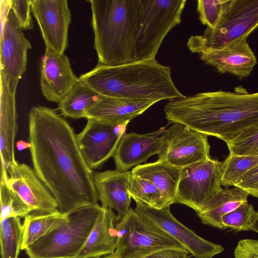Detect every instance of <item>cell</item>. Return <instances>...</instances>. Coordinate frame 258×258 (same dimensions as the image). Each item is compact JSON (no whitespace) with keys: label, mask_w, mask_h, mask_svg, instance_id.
Returning <instances> with one entry per match:
<instances>
[{"label":"cell","mask_w":258,"mask_h":258,"mask_svg":"<svg viewBox=\"0 0 258 258\" xmlns=\"http://www.w3.org/2000/svg\"><path fill=\"white\" fill-rule=\"evenodd\" d=\"M255 213L253 206L246 202L224 215L222 223L225 229L237 232L248 231Z\"/></svg>","instance_id":"cell-31"},{"label":"cell","mask_w":258,"mask_h":258,"mask_svg":"<svg viewBox=\"0 0 258 258\" xmlns=\"http://www.w3.org/2000/svg\"><path fill=\"white\" fill-rule=\"evenodd\" d=\"M233 186L243 189L249 196L258 198V165L243 175Z\"/></svg>","instance_id":"cell-35"},{"label":"cell","mask_w":258,"mask_h":258,"mask_svg":"<svg viewBox=\"0 0 258 258\" xmlns=\"http://www.w3.org/2000/svg\"><path fill=\"white\" fill-rule=\"evenodd\" d=\"M23 236V224L19 217H11L1 220L2 258H18L21 250Z\"/></svg>","instance_id":"cell-29"},{"label":"cell","mask_w":258,"mask_h":258,"mask_svg":"<svg viewBox=\"0 0 258 258\" xmlns=\"http://www.w3.org/2000/svg\"><path fill=\"white\" fill-rule=\"evenodd\" d=\"M128 122L109 123L88 119L77 134L82 153L89 167L96 169L112 157L118 143L125 134Z\"/></svg>","instance_id":"cell-13"},{"label":"cell","mask_w":258,"mask_h":258,"mask_svg":"<svg viewBox=\"0 0 258 258\" xmlns=\"http://www.w3.org/2000/svg\"><path fill=\"white\" fill-rule=\"evenodd\" d=\"M222 163L221 185L227 188L258 165V156L229 154Z\"/></svg>","instance_id":"cell-30"},{"label":"cell","mask_w":258,"mask_h":258,"mask_svg":"<svg viewBox=\"0 0 258 258\" xmlns=\"http://www.w3.org/2000/svg\"><path fill=\"white\" fill-rule=\"evenodd\" d=\"M94 48L98 64L137 61L136 42L142 0H90Z\"/></svg>","instance_id":"cell-4"},{"label":"cell","mask_w":258,"mask_h":258,"mask_svg":"<svg viewBox=\"0 0 258 258\" xmlns=\"http://www.w3.org/2000/svg\"><path fill=\"white\" fill-rule=\"evenodd\" d=\"M208 137L185 124L171 123L161 135L162 147L157 161L182 169L209 159Z\"/></svg>","instance_id":"cell-11"},{"label":"cell","mask_w":258,"mask_h":258,"mask_svg":"<svg viewBox=\"0 0 258 258\" xmlns=\"http://www.w3.org/2000/svg\"><path fill=\"white\" fill-rule=\"evenodd\" d=\"M30 142H26L23 140H20L16 143V147L19 151H22L26 149L31 148Z\"/></svg>","instance_id":"cell-38"},{"label":"cell","mask_w":258,"mask_h":258,"mask_svg":"<svg viewBox=\"0 0 258 258\" xmlns=\"http://www.w3.org/2000/svg\"><path fill=\"white\" fill-rule=\"evenodd\" d=\"M119 258H146L167 249H185L166 232L131 208L121 220L116 221Z\"/></svg>","instance_id":"cell-7"},{"label":"cell","mask_w":258,"mask_h":258,"mask_svg":"<svg viewBox=\"0 0 258 258\" xmlns=\"http://www.w3.org/2000/svg\"><path fill=\"white\" fill-rule=\"evenodd\" d=\"M165 129V127H161L145 134H125L112 156L115 169L128 171L133 167L146 161L150 157L158 155L162 149L161 135Z\"/></svg>","instance_id":"cell-18"},{"label":"cell","mask_w":258,"mask_h":258,"mask_svg":"<svg viewBox=\"0 0 258 258\" xmlns=\"http://www.w3.org/2000/svg\"><path fill=\"white\" fill-rule=\"evenodd\" d=\"M99 96L79 80L58 103V109L65 117L74 119L84 118L86 111L95 104Z\"/></svg>","instance_id":"cell-25"},{"label":"cell","mask_w":258,"mask_h":258,"mask_svg":"<svg viewBox=\"0 0 258 258\" xmlns=\"http://www.w3.org/2000/svg\"><path fill=\"white\" fill-rule=\"evenodd\" d=\"M28 117L33 169L54 197L59 211L66 214L97 204L94 172L69 123L55 110L41 105L32 107Z\"/></svg>","instance_id":"cell-1"},{"label":"cell","mask_w":258,"mask_h":258,"mask_svg":"<svg viewBox=\"0 0 258 258\" xmlns=\"http://www.w3.org/2000/svg\"><path fill=\"white\" fill-rule=\"evenodd\" d=\"M96 258H119L117 255L115 253H113L111 254L107 255L103 257H99Z\"/></svg>","instance_id":"cell-40"},{"label":"cell","mask_w":258,"mask_h":258,"mask_svg":"<svg viewBox=\"0 0 258 258\" xmlns=\"http://www.w3.org/2000/svg\"><path fill=\"white\" fill-rule=\"evenodd\" d=\"M6 167L2 164L0 182L1 220L11 217L25 218L34 211L8 185Z\"/></svg>","instance_id":"cell-27"},{"label":"cell","mask_w":258,"mask_h":258,"mask_svg":"<svg viewBox=\"0 0 258 258\" xmlns=\"http://www.w3.org/2000/svg\"><path fill=\"white\" fill-rule=\"evenodd\" d=\"M4 7L1 36V82L16 95L19 80L26 70L27 52L31 48L13 11L10 1H1Z\"/></svg>","instance_id":"cell-8"},{"label":"cell","mask_w":258,"mask_h":258,"mask_svg":"<svg viewBox=\"0 0 258 258\" xmlns=\"http://www.w3.org/2000/svg\"><path fill=\"white\" fill-rule=\"evenodd\" d=\"M128 192L136 203H142L156 209L170 206L161 191L150 180L131 173Z\"/></svg>","instance_id":"cell-28"},{"label":"cell","mask_w":258,"mask_h":258,"mask_svg":"<svg viewBox=\"0 0 258 258\" xmlns=\"http://www.w3.org/2000/svg\"><path fill=\"white\" fill-rule=\"evenodd\" d=\"M0 151L2 164L7 168L16 161L14 142L18 130L15 95L1 82Z\"/></svg>","instance_id":"cell-22"},{"label":"cell","mask_w":258,"mask_h":258,"mask_svg":"<svg viewBox=\"0 0 258 258\" xmlns=\"http://www.w3.org/2000/svg\"><path fill=\"white\" fill-rule=\"evenodd\" d=\"M248 196L246 191L236 186L222 188L196 214L202 223L225 230L222 217L247 202Z\"/></svg>","instance_id":"cell-23"},{"label":"cell","mask_w":258,"mask_h":258,"mask_svg":"<svg viewBox=\"0 0 258 258\" xmlns=\"http://www.w3.org/2000/svg\"><path fill=\"white\" fill-rule=\"evenodd\" d=\"M234 258H258V240L243 239L238 242Z\"/></svg>","instance_id":"cell-36"},{"label":"cell","mask_w":258,"mask_h":258,"mask_svg":"<svg viewBox=\"0 0 258 258\" xmlns=\"http://www.w3.org/2000/svg\"><path fill=\"white\" fill-rule=\"evenodd\" d=\"M132 172L151 181L162 193L168 204L174 203L181 169L157 161L138 165Z\"/></svg>","instance_id":"cell-24"},{"label":"cell","mask_w":258,"mask_h":258,"mask_svg":"<svg viewBox=\"0 0 258 258\" xmlns=\"http://www.w3.org/2000/svg\"><path fill=\"white\" fill-rule=\"evenodd\" d=\"M102 208L86 242L76 258H96L115 252L118 240L116 215L113 210Z\"/></svg>","instance_id":"cell-21"},{"label":"cell","mask_w":258,"mask_h":258,"mask_svg":"<svg viewBox=\"0 0 258 258\" xmlns=\"http://www.w3.org/2000/svg\"><path fill=\"white\" fill-rule=\"evenodd\" d=\"M157 102L100 95L84 118L114 123L129 122Z\"/></svg>","instance_id":"cell-20"},{"label":"cell","mask_w":258,"mask_h":258,"mask_svg":"<svg viewBox=\"0 0 258 258\" xmlns=\"http://www.w3.org/2000/svg\"><path fill=\"white\" fill-rule=\"evenodd\" d=\"M200 58L221 74L229 73L242 79L249 76L257 61L247 38H241L218 48H205Z\"/></svg>","instance_id":"cell-16"},{"label":"cell","mask_w":258,"mask_h":258,"mask_svg":"<svg viewBox=\"0 0 258 258\" xmlns=\"http://www.w3.org/2000/svg\"><path fill=\"white\" fill-rule=\"evenodd\" d=\"M222 165L210 158L182 168L174 203L200 211L222 188Z\"/></svg>","instance_id":"cell-9"},{"label":"cell","mask_w":258,"mask_h":258,"mask_svg":"<svg viewBox=\"0 0 258 258\" xmlns=\"http://www.w3.org/2000/svg\"><path fill=\"white\" fill-rule=\"evenodd\" d=\"M30 4L46 48L64 53L71 21L68 1L30 0Z\"/></svg>","instance_id":"cell-14"},{"label":"cell","mask_w":258,"mask_h":258,"mask_svg":"<svg viewBox=\"0 0 258 258\" xmlns=\"http://www.w3.org/2000/svg\"><path fill=\"white\" fill-rule=\"evenodd\" d=\"M186 0H142L137 60L155 59L167 34L181 20Z\"/></svg>","instance_id":"cell-6"},{"label":"cell","mask_w":258,"mask_h":258,"mask_svg":"<svg viewBox=\"0 0 258 258\" xmlns=\"http://www.w3.org/2000/svg\"><path fill=\"white\" fill-rule=\"evenodd\" d=\"M170 123L185 124L226 143L258 128V92H207L170 100L165 106Z\"/></svg>","instance_id":"cell-2"},{"label":"cell","mask_w":258,"mask_h":258,"mask_svg":"<svg viewBox=\"0 0 258 258\" xmlns=\"http://www.w3.org/2000/svg\"><path fill=\"white\" fill-rule=\"evenodd\" d=\"M67 213L60 211L52 213L32 212L24 218L21 250H25L41 237L60 223Z\"/></svg>","instance_id":"cell-26"},{"label":"cell","mask_w":258,"mask_h":258,"mask_svg":"<svg viewBox=\"0 0 258 258\" xmlns=\"http://www.w3.org/2000/svg\"><path fill=\"white\" fill-rule=\"evenodd\" d=\"M7 169L9 186L33 209V212L52 213L59 211L54 197L34 169L16 161Z\"/></svg>","instance_id":"cell-15"},{"label":"cell","mask_w":258,"mask_h":258,"mask_svg":"<svg viewBox=\"0 0 258 258\" xmlns=\"http://www.w3.org/2000/svg\"><path fill=\"white\" fill-rule=\"evenodd\" d=\"M249 230L258 233V211H256L253 218Z\"/></svg>","instance_id":"cell-39"},{"label":"cell","mask_w":258,"mask_h":258,"mask_svg":"<svg viewBox=\"0 0 258 258\" xmlns=\"http://www.w3.org/2000/svg\"><path fill=\"white\" fill-rule=\"evenodd\" d=\"M79 81L64 53L46 48L41 66L40 86L48 101L59 103Z\"/></svg>","instance_id":"cell-17"},{"label":"cell","mask_w":258,"mask_h":258,"mask_svg":"<svg viewBox=\"0 0 258 258\" xmlns=\"http://www.w3.org/2000/svg\"><path fill=\"white\" fill-rule=\"evenodd\" d=\"M10 7L22 30L33 29L30 0H10Z\"/></svg>","instance_id":"cell-34"},{"label":"cell","mask_w":258,"mask_h":258,"mask_svg":"<svg viewBox=\"0 0 258 258\" xmlns=\"http://www.w3.org/2000/svg\"><path fill=\"white\" fill-rule=\"evenodd\" d=\"M227 0H199L197 11L199 19L208 28L213 29L216 25Z\"/></svg>","instance_id":"cell-32"},{"label":"cell","mask_w":258,"mask_h":258,"mask_svg":"<svg viewBox=\"0 0 258 258\" xmlns=\"http://www.w3.org/2000/svg\"><path fill=\"white\" fill-rule=\"evenodd\" d=\"M191 255L185 249H167L153 253L146 258H189Z\"/></svg>","instance_id":"cell-37"},{"label":"cell","mask_w":258,"mask_h":258,"mask_svg":"<svg viewBox=\"0 0 258 258\" xmlns=\"http://www.w3.org/2000/svg\"><path fill=\"white\" fill-rule=\"evenodd\" d=\"M257 28L258 0H227L215 27L202 36L206 47L218 48L247 38Z\"/></svg>","instance_id":"cell-10"},{"label":"cell","mask_w":258,"mask_h":258,"mask_svg":"<svg viewBox=\"0 0 258 258\" xmlns=\"http://www.w3.org/2000/svg\"><path fill=\"white\" fill-rule=\"evenodd\" d=\"M79 80L104 96L157 102L184 96L173 81L170 68L156 59L117 66L98 64Z\"/></svg>","instance_id":"cell-3"},{"label":"cell","mask_w":258,"mask_h":258,"mask_svg":"<svg viewBox=\"0 0 258 258\" xmlns=\"http://www.w3.org/2000/svg\"><path fill=\"white\" fill-rule=\"evenodd\" d=\"M102 208L96 204L67 213L60 223L25 250L27 255L29 258H76Z\"/></svg>","instance_id":"cell-5"},{"label":"cell","mask_w":258,"mask_h":258,"mask_svg":"<svg viewBox=\"0 0 258 258\" xmlns=\"http://www.w3.org/2000/svg\"><path fill=\"white\" fill-rule=\"evenodd\" d=\"M226 144L229 154L258 156V128Z\"/></svg>","instance_id":"cell-33"},{"label":"cell","mask_w":258,"mask_h":258,"mask_svg":"<svg viewBox=\"0 0 258 258\" xmlns=\"http://www.w3.org/2000/svg\"><path fill=\"white\" fill-rule=\"evenodd\" d=\"M135 211L166 232L195 258H212L224 250L220 244L204 239L181 224L172 214L170 206L156 209L138 202Z\"/></svg>","instance_id":"cell-12"},{"label":"cell","mask_w":258,"mask_h":258,"mask_svg":"<svg viewBox=\"0 0 258 258\" xmlns=\"http://www.w3.org/2000/svg\"><path fill=\"white\" fill-rule=\"evenodd\" d=\"M131 171L116 169L94 172L93 180L101 207L116 211V221L123 219L130 209L131 197L128 192Z\"/></svg>","instance_id":"cell-19"}]
</instances>
